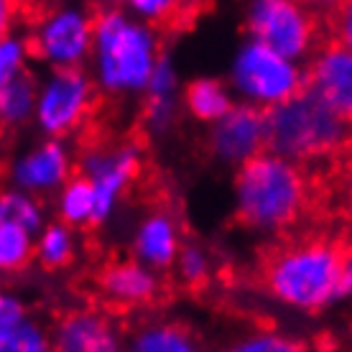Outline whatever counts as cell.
I'll use <instances>...</instances> for the list:
<instances>
[{
    "label": "cell",
    "instance_id": "4fadbf2b",
    "mask_svg": "<svg viewBox=\"0 0 352 352\" xmlns=\"http://www.w3.org/2000/svg\"><path fill=\"white\" fill-rule=\"evenodd\" d=\"M95 289L115 309H141L161 296L164 278L135 258H120L105 263L95 276Z\"/></svg>",
    "mask_w": 352,
    "mask_h": 352
},
{
    "label": "cell",
    "instance_id": "d6986e66",
    "mask_svg": "<svg viewBox=\"0 0 352 352\" xmlns=\"http://www.w3.org/2000/svg\"><path fill=\"white\" fill-rule=\"evenodd\" d=\"M77 258L74 228L62 220L46 222L34 238V261L46 271H62Z\"/></svg>",
    "mask_w": 352,
    "mask_h": 352
},
{
    "label": "cell",
    "instance_id": "484cf974",
    "mask_svg": "<svg viewBox=\"0 0 352 352\" xmlns=\"http://www.w3.org/2000/svg\"><path fill=\"white\" fill-rule=\"evenodd\" d=\"M174 271L179 276V281L189 286V289H197V286H202V283L210 281L212 276V256L210 250L199 243H184L182 250H179V256H176V263H174Z\"/></svg>",
    "mask_w": 352,
    "mask_h": 352
},
{
    "label": "cell",
    "instance_id": "f546056e",
    "mask_svg": "<svg viewBox=\"0 0 352 352\" xmlns=\"http://www.w3.org/2000/svg\"><path fill=\"white\" fill-rule=\"evenodd\" d=\"M21 10H23V0H0V38L16 31Z\"/></svg>",
    "mask_w": 352,
    "mask_h": 352
},
{
    "label": "cell",
    "instance_id": "3957f363",
    "mask_svg": "<svg viewBox=\"0 0 352 352\" xmlns=\"http://www.w3.org/2000/svg\"><path fill=\"white\" fill-rule=\"evenodd\" d=\"M342 245L329 238H301L283 243L265 258L261 281L276 304L317 314L340 301Z\"/></svg>",
    "mask_w": 352,
    "mask_h": 352
},
{
    "label": "cell",
    "instance_id": "8992f818",
    "mask_svg": "<svg viewBox=\"0 0 352 352\" xmlns=\"http://www.w3.org/2000/svg\"><path fill=\"white\" fill-rule=\"evenodd\" d=\"M243 28L248 38L296 62H307L319 44L317 13L301 0H245Z\"/></svg>",
    "mask_w": 352,
    "mask_h": 352
},
{
    "label": "cell",
    "instance_id": "7402d4cb",
    "mask_svg": "<svg viewBox=\"0 0 352 352\" xmlns=\"http://www.w3.org/2000/svg\"><path fill=\"white\" fill-rule=\"evenodd\" d=\"M56 197V217L72 228H89L95 225V189L87 176L74 174L67 179V184L54 194Z\"/></svg>",
    "mask_w": 352,
    "mask_h": 352
},
{
    "label": "cell",
    "instance_id": "7c38bea8",
    "mask_svg": "<svg viewBox=\"0 0 352 352\" xmlns=\"http://www.w3.org/2000/svg\"><path fill=\"white\" fill-rule=\"evenodd\" d=\"M307 87L319 102H324L335 115L350 123L352 120V52L347 46L324 44L309 54Z\"/></svg>",
    "mask_w": 352,
    "mask_h": 352
},
{
    "label": "cell",
    "instance_id": "836d02e7",
    "mask_svg": "<svg viewBox=\"0 0 352 352\" xmlns=\"http://www.w3.org/2000/svg\"><path fill=\"white\" fill-rule=\"evenodd\" d=\"M350 143H352V120H350Z\"/></svg>",
    "mask_w": 352,
    "mask_h": 352
},
{
    "label": "cell",
    "instance_id": "d6a6232c",
    "mask_svg": "<svg viewBox=\"0 0 352 352\" xmlns=\"http://www.w3.org/2000/svg\"><path fill=\"white\" fill-rule=\"evenodd\" d=\"M128 0H105V6H113V8H125Z\"/></svg>",
    "mask_w": 352,
    "mask_h": 352
},
{
    "label": "cell",
    "instance_id": "ffe728a7",
    "mask_svg": "<svg viewBox=\"0 0 352 352\" xmlns=\"http://www.w3.org/2000/svg\"><path fill=\"white\" fill-rule=\"evenodd\" d=\"M36 92H38V82L31 72L18 74L16 80L0 87V128L3 131H18L34 123Z\"/></svg>",
    "mask_w": 352,
    "mask_h": 352
},
{
    "label": "cell",
    "instance_id": "ac0fdd59",
    "mask_svg": "<svg viewBox=\"0 0 352 352\" xmlns=\"http://www.w3.org/2000/svg\"><path fill=\"white\" fill-rule=\"evenodd\" d=\"M238 102L235 92L225 80L217 77H194L182 87V110L194 123L212 125Z\"/></svg>",
    "mask_w": 352,
    "mask_h": 352
},
{
    "label": "cell",
    "instance_id": "5b68a950",
    "mask_svg": "<svg viewBox=\"0 0 352 352\" xmlns=\"http://www.w3.org/2000/svg\"><path fill=\"white\" fill-rule=\"evenodd\" d=\"M228 85L240 102L271 110L307 87V69L304 62L283 56L256 38H245L232 54Z\"/></svg>",
    "mask_w": 352,
    "mask_h": 352
},
{
    "label": "cell",
    "instance_id": "8fae6325",
    "mask_svg": "<svg viewBox=\"0 0 352 352\" xmlns=\"http://www.w3.org/2000/svg\"><path fill=\"white\" fill-rule=\"evenodd\" d=\"M74 171H77V161L64 138L44 135V141H38L10 161L8 184L44 199L59 192Z\"/></svg>",
    "mask_w": 352,
    "mask_h": 352
},
{
    "label": "cell",
    "instance_id": "6da1fadb",
    "mask_svg": "<svg viewBox=\"0 0 352 352\" xmlns=\"http://www.w3.org/2000/svg\"><path fill=\"white\" fill-rule=\"evenodd\" d=\"M309 207V179L301 164L273 151L235 168L232 214L256 235H281L304 217Z\"/></svg>",
    "mask_w": 352,
    "mask_h": 352
},
{
    "label": "cell",
    "instance_id": "4dcf8cb0",
    "mask_svg": "<svg viewBox=\"0 0 352 352\" xmlns=\"http://www.w3.org/2000/svg\"><path fill=\"white\" fill-rule=\"evenodd\" d=\"M340 301H352V245L342 248L340 258Z\"/></svg>",
    "mask_w": 352,
    "mask_h": 352
},
{
    "label": "cell",
    "instance_id": "7a4b0ae2",
    "mask_svg": "<svg viewBox=\"0 0 352 352\" xmlns=\"http://www.w3.org/2000/svg\"><path fill=\"white\" fill-rule=\"evenodd\" d=\"M161 52L159 28L128 8L107 6L95 13L87 67L100 95L115 100L141 97Z\"/></svg>",
    "mask_w": 352,
    "mask_h": 352
},
{
    "label": "cell",
    "instance_id": "9a60e30c",
    "mask_svg": "<svg viewBox=\"0 0 352 352\" xmlns=\"http://www.w3.org/2000/svg\"><path fill=\"white\" fill-rule=\"evenodd\" d=\"M184 245L182 225L168 210H153L143 214L131 238V253L135 261L159 273L174 271L176 256Z\"/></svg>",
    "mask_w": 352,
    "mask_h": 352
},
{
    "label": "cell",
    "instance_id": "83f0119b",
    "mask_svg": "<svg viewBox=\"0 0 352 352\" xmlns=\"http://www.w3.org/2000/svg\"><path fill=\"white\" fill-rule=\"evenodd\" d=\"M232 350L238 352H294L299 350V344L291 337L276 332V329H258L245 335L240 342L232 344Z\"/></svg>",
    "mask_w": 352,
    "mask_h": 352
},
{
    "label": "cell",
    "instance_id": "277c9868",
    "mask_svg": "<svg viewBox=\"0 0 352 352\" xmlns=\"http://www.w3.org/2000/svg\"><path fill=\"white\" fill-rule=\"evenodd\" d=\"M265 146L296 164L337 156L350 143V123L319 102L309 89L265 110Z\"/></svg>",
    "mask_w": 352,
    "mask_h": 352
},
{
    "label": "cell",
    "instance_id": "cb8c5ba5",
    "mask_svg": "<svg viewBox=\"0 0 352 352\" xmlns=\"http://www.w3.org/2000/svg\"><path fill=\"white\" fill-rule=\"evenodd\" d=\"M34 238L28 230L10 225V222H0V273L10 276V273L26 271L34 263Z\"/></svg>",
    "mask_w": 352,
    "mask_h": 352
},
{
    "label": "cell",
    "instance_id": "603a6c76",
    "mask_svg": "<svg viewBox=\"0 0 352 352\" xmlns=\"http://www.w3.org/2000/svg\"><path fill=\"white\" fill-rule=\"evenodd\" d=\"M0 222L18 225V228L28 230L31 235H36L49 220H46L41 197H34V194L8 184L6 189H0Z\"/></svg>",
    "mask_w": 352,
    "mask_h": 352
},
{
    "label": "cell",
    "instance_id": "f1b7e54d",
    "mask_svg": "<svg viewBox=\"0 0 352 352\" xmlns=\"http://www.w3.org/2000/svg\"><path fill=\"white\" fill-rule=\"evenodd\" d=\"M329 16H332L329 26H332L335 41L337 44L347 46V49L352 52V0H342Z\"/></svg>",
    "mask_w": 352,
    "mask_h": 352
},
{
    "label": "cell",
    "instance_id": "30bf717a",
    "mask_svg": "<svg viewBox=\"0 0 352 352\" xmlns=\"http://www.w3.org/2000/svg\"><path fill=\"white\" fill-rule=\"evenodd\" d=\"M265 110L235 102L220 120L207 125V153L214 164L238 168L265 151Z\"/></svg>",
    "mask_w": 352,
    "mask_h": 352
},
{
    "label": "cell",
    "instance_id": "4316f807",
    "mask_svg": "<svg viewBox=\"0 0 352 352\" xmlns=\"http://www.w3.org/2000/svg\"><path fill=\"white\" fill-rule=\"evenodd\" d=\"M34 59L28 36H18L16 31L0 38V87L16 80L18 74L28 72V62Z\"/></svg>",
    "mask_w": 352,
    "mask_h": 352
},
{
    "label": "cell",
    "instance_id": "ba28073f",
    "mask_svg": "<svg viewBox=\"0 0 352 352\" xmlns=\"http://www.w3.org/2000/svg\"><path fill=\"white\" fill-rule=\"evenodd\" d=\"M143 166V148L135 141L89 146L77 159V174L87 176L95 189V225H107L131 192Z\"/></svg>",
    "mask_w": 352,
    "mask_h": 352
},
{
    "label": "cell",
    "instance_id": "2e32d148",
    "mask_svg": "<svg viewBox=\"0 0 352 352\" xmlns=\"http://www.w3.org/2000/svg\"><path fill=\"white\" fill-rule=\"evenodd\" d=\"M141 97V115L146 131L153 135H164L171 131L182 110V80H179V69L171 54L161 52Z\"/></svg>",
    "mask_w": 352,
    "mask_h": 352
},
{
    "label": "cell",
    "instance_id": "52a82bcc",
    "mask_svg": "<svg viewBox=\"0 0 352 352\" xmlns=\"http://www.w3.org/2000/svg\"><path fill=\"white\" fill-rule=\"evenodd\" d=\"M97 87L85 67L52 69L36 92L34 125L46 138H69L89 120L97 105Z\"/></svg>",
    "mask_w": 352,
    "mask_h": 352
},
{
    "label": "cell",
    "instance_id": "5bb4252c",
    "mask_svg": "<svg viewBox=\"0 0 352 352\" xmlns=\"http://www.w3.org/2000/svg\"><path fill=\"white\" fill-rule=\"evenodd\" d=\"M123 335L113 319L95 309H74L52 327V350L59 352H115Z\"/></svg>",
    "mask_w": 352,
    "mask_h": 352
},
{
    "label": "cell",
    "instance_id": "e0dca14e",
    "mask_svg": "<svg viewBox=\"0 0 352 352\" xmlns=\"http://www.w3.org/2000/svg\"><path fill=\"white\" fill-rule=\"evenodd\" d=\"M52 350V329H46L16 294L0 289V352Z\"/></svg>",
    "mask_w": 352,
    "mask_h": 352
},
{
    "label": "cell",
    "instance_id": "1f68e13d",
    "mask_svg": "<svg viewBox=\"0 0 352 352\" xmlns=\"http://www.w3.org/2000/svg\"><path fill=\"white\" fill-rule=\"evenodd\" d=\"M301 3H304V6H309L314 13H332V10H335L342 0H301Z\"/></svg>",
    "mask_w": 352,
    "mask_h": 352
},
{
    "label": "cell",
    "instance_id": "d4e9b609",
    "mask_svg": "<svg viewBox=\"0 0 352 352\" xmlns=\"http://www.w3.org/2000/svg\"><path fill=\"white\" fill-rule=\"evenodd\" d=\"M197 3L199 0H128L125 8L151 26L164 28L189 21L197 10Z\"/></svg>",
    "mask_w": 352,
    "mask_h": 352
},
{
    "label": "cell",
    "instance_id": "44dd1931",
    "mask_svg": "<svg viewBox=\"0 0 352 352\" xmlns=\"http://www.w3.org/2000/svg\"><path fill=\"white\" fill-rule=\"evenodd\" d=\"M128 347L135 352H194L197 340L179 322H146L131 335Z\"/></svg>",
    "mask_w": 352,
    "mask_h": 352
},
{
    "label": "cell",
    "instance_id": "9c48e42d",
    "mask_svg": "<svg viewBox=\"0 0 352 352\" xmlns=\"http://www.w3.org/2000/svg\"><path fill=\"white\" fill-rule=\"evenodd\" d=\"M95 16L82 6H56L36 21L28 36L31 54L49 69H74L85 67L92 52Z\"/></svg>",
    "mask_w": 352,
    "mask_h": 352
}]
</instances>
